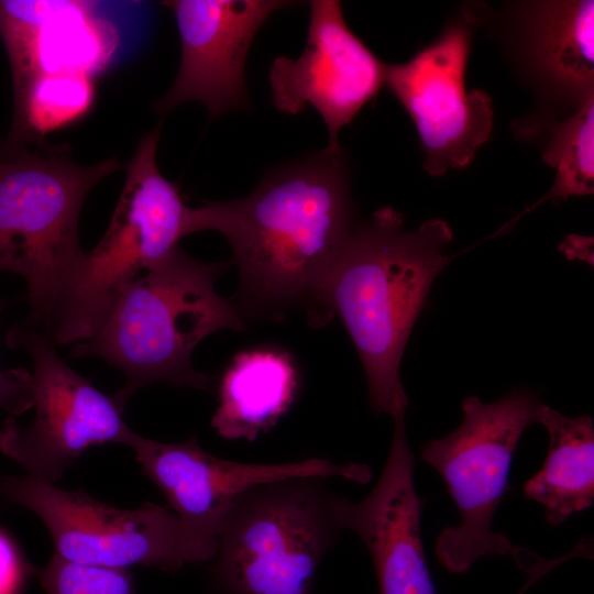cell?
I'll list each match as a JSON object with an SVG mask.
<instances>
[{
    "mask_svg": "<svg viewBox=\"0 0 594 594\" xmlns=\"http://www.w3.org/2000/svg\"><path fill=\"white\" fill-rule=\"evenodd\" d=\"M176 19L180 64L173 86L155 103L166 114L187 101L206 106L211 118L250 105L245 62L262 24L293 4L278 0L164 1Z\"/></svg>",
    "mask_w": 594,
    "mask_h": 594,
    "instance_id": "4fadbf2b",
    "label": "cell"
},
{
    "mask_svg": "<svg viewBox=\"0 0 594 594\" xmlns=\"http://www.w3.org/2000/svg\"><path fill=\"white\" fill-rule=\"evenodd\" d=\"M541 156L556 173L552 186L495 235L508 231L519 218L547 201L594 193V96L563 120L554 122L548 131Z\"/></svg>",
    "mask_w": 594,
    "mask_h": 594,
    "instance_id": "ffe728a7",
    "label": "cell"
},
{
    "mask_svg": "<svg viewBox=\"0 0 594 594\" xmlns=\"http://www.w3.org/2000/svg\"><path fill=\"white\" fill-rule=\"evenodd\" d=\"M35 575L46 594H136L132 574L66 561L54 554Z\"/></svg>",
    "mask_w": 594,
    "mask_h": 594,
    "instance_id": "44dd1931",
    "label": "cell"
},
{
    "mask_svg": "<svg viewBox=\"0 0 594 594\" xmlns=\"http://www.w3.org/2000/svg\"><path fill=\"white\" fill-rule=\"evenodd\" d=\"M537 422L549 435L542 468L529 479L525 496L541 504L546 520L557 526L594 501V424L584 415L571 418L542 404Z\"/></svg>",
    "mask_w": 594,
    "mask_h": 594,
    "instance_id": "ac0fdd59",
    "label": "cell"
},
{
    "mask_svg": "<svg viewBox=\"0 0 594 594\" xmlns=\"http://www.w3.org/2000/svg\"><path fill=\"white\" fill-rule=\"evenodd\" d=\"M299 376L292 356L279 349L238 353L226 369L211 425L228 440H255L288 411Z\"/></svg>",
    "mask_w": 594,
    "mask_h": 594,
    "instance_id": "e0dca14e",
    "label": "cell"
},
{
    "mask_svg": "<svg viewBox=\"0 0 594 594\" xmlns=\"http://www.w3.org/2000/svg\"><path fill=\"white\" fill-rule=\"evenodd\" d=\"M24 579V563L12 539L0 530V594H18Z\"/></svg>",
    "mask_w": 594,
    "mask_h": 594,
    "instance_id": "603a6c76",
    "label": "cell"
},
{
    "mask_svg": "<svg viewBox=\"0 0 594 594\" xmlns=\"http://www.w3.org/2000/svg\"><path fill=\"white\" fill-rule=\"evenodd\" d=\"M119 167L116 157L79 165L64 145L1 146L0 272L25 278L26 320L44 333L86 254L78 237L82 204Z\"/></svg>",
    "mask_w": 594,
    "mask_h": 594,
    "instance_id": "277c9868",
    "label": "cell"
},
{
    "mask_svg": "<svg viewBox=\"0 0 594 594\" xmlns=\"http://www.w3.org/2000/svg\"><path fill=\"white\" fill-rule=\"evenodd\" d=\"M95 79L77 73L41 74L13 90V122L2 147L44 144L47 134L81 121L96 101Z\"/></svg>",
    "mask_w": 594,
    "mask_h": 594,
    "instance_id": "d6986e66",
    "label": "cell"
},
{
    "mask_svg": "<svg viewBox=\"0 0 594 594\" xmlns=\"http://www.w3.org/2000/svg\"><path fill=\"white\" fill-rule=\"evenodd\" d=\"M129 448L177 515L188 563L213 559L222 518L235 497L250 487L296 476H336L360 484L373 477L366 464L320 458L279 464L224 460L206 452L195 436L164 443L136 433Z\"/></svg>",
    "mask_w": 594,
    "mask_h": 594,
    "instance_id": "30bf717a",
    "label": "cell"
},
{
    "mask_svg": "<svg viewBox=\"0 0 594 594\" xmlns=\"http://www.w3.org/2000/svg\"><path fill=\"white\" fill-rule=\"evenodd\" d=\"M472 29L461 16L408 61L386 65L385 85L415 124L431 176L471 164L493 131L491 97L465 84Z\"/></svg>",
    "mask_w": 594,
    "mask_h": 594,
    "instance_id": "8fae6325",
    "label": "cell"
},
{
    "mask_svg": "<svg viewBox=\"0 0 594 594\" xmlns=\"http://www.w3.org/2000/svg\"><path fill=\"white\" fill-rule=\"evenodd\" d=\"M7 343L25 351L33 365V421L21 426L10 417L0 430V451L26 475L54 484L87 449L130 446L136 432L124 421L123 409L69 367L43 331L24 320L9 329Z\"/></svg>",
    "mask_w": 594,
    "mask_h": 594,
    "instance_id": "ba28073f",
    "label": "cell"
},
{
    "mask_svg": "<svg viewBox=\"0 0 594 594\" xmlns=\"http://www.w3.org/2000/svg\"><path fill=\"white\" fill-rule=\"evenodd\" d=\"M496 22L510 63L539 101L569 116L594 96V1H517L487 18Z\"/></svg>",
    "mask_w": 594,
    "mask_h": 594,
    "instance_id": "5bb4252c",
    "label": "cell"
},
{
    "mask_svg": "<svg viewBox=\"0 0 594 594\" xmlns=\"http://www.w3.org/2000/svg\"><path fill=\"white\" fill-rule=\"evenodd\" d=\"M0 497L34 513L59 558L85 565L155 566L180 571L187 561L180 521L167 507L143 503L133 509L100 502L38 479L0 476Z\"/></svg>",
    "mask_w": 594,
    "mask_h": 594,
    "instance_id": "9c48e42d",
    "label": "cell"
},
{
    "mask_svg": "<svg viewBox=\"0 0 594 594\" xmlns=\"http://www.w3.org/2000/svg\"><path fill=\"white\" fill-rule=\"evenodd\" d=\"M322 476L255 485L235 497L209 568L223 594H314L318 568L344 531Z\"/></svg>",
    "mask_w": 594,
    "mask_h": 594,
    "instance_id": "5b68a950",
    "label": "cell"
},
{
    "mask_svg": "<svg viewBox=\"0 0 594 594\" xmlns=\"http://www.w3.org/2000/svg\"><path fill=\"white\" fill-rule=\"evenodd\" d=\"M3 302L0 301V312ZM31 373L25 369L2 370L0 366V410L20 416L33 407ZM1 499V497H0Z\"/></svg>",
    "mask_w": 594,
    "mask_h": 594,
    "instance_id": "7402d4cb",
    "label": "cell"
},
{
    "mask_svg": "<svg viewBox=\"0 0 594 594\" xmlns=\"http://www.w3.org/2000/svg\"><path fill=\"white\" fill-rule=\"evenodd\" d=\"M452 239L441 219L408 230L400 212L384 207L355 224L324 277L318 311L337 315L345 327L376 414L406 417L402 358L436 277L454 257L444 253Z\"/></svg>",
    "mask_w": 594,
    "mask_h": 594,
    "instance_id": "7a4b0ae2",
    "label": "cell"
},
{
    "mask_svg": "<svg viewBox=\"0 0 594 594\" xmlns=\"http://www.w3.org/2000/svg\"><path fill=\"white\" fill-rule=\"evenodd\" d=\"M384 64L348 26L336 0L310 1L307 43L296 59L279 56L270 68L272 100L288 114L314 107L340 145V130L351 123L385 84Z\"/></svg>",
    "mask_w": 594,
    "mask_h": 594,
    "instance_id": "7c38bea8",
    "label": "cell"
},
{
    "mask_svg": "<svg viewBox=\"0 0 594 594\" xmlns=\"http://www.w3.org/2000/svg\"><path fill=\"white\" fill-rule=\"evenodd\" d=\"M343 148H326L267 172L249 195L197 207L199 228L229 241L240 277V314H316L326 275L355 224ZM314 314V316H315Z\"/></svg>",
    "mask_w": 594,
    "mask_h": 594,
    "instance_id": "6da1fadb",
    "label": "cell"
},
{
    "mask_svg": "<svg viewBox=\"0 0 594 594\" xmlns=\"http://www.w3.org/2000/svg\"><path fill=\"white\" fill-rule=\"evenodd\" d=\"M160 134L161 124L140 139L108 229L86 252L56 306L45 334L54 345L90 339L128 282L199 232L197 208L188 207L178 185L158 169Z\"/></svg>",
    "mask_w": 594,
    "mask_h": 594,
    "instance_id": "8992f818",
    "label": "cell"
},
{
    "mask_svg": "<svg viewBox=\"0 0 594 594\" xmlns=\"http://www.w3.org/2000/svg\"><path fill=\"white\" fill-rule=\"evenodd\" d=\"M228 266L176 249L119 290L98 330L70 356L99 358L124 374V385L112 395L123 410L151 384L207 388L212 378L194 369V350L213 332L245 329L238 308L215 290Z\"/></svg>",
    "mask_w": 594,
    "mask_h": 594,
    "instance_id": "3957f363",
    "label": "cell"
},
{
    "mask_svg": "<svg viewBox=\"0 0 594 594\" xmlns=\"http://www.w3.org/2000/svg\"><path fill=\"white\" fill-rule=\"evenodd\" d=\"M0 36L13 90L41 74L77 73L96 78L116 55V25L92 1L0 0Z\"/></svg>",
    "mask_w": 594,
    "mask_h": 594,
    "instance_id": "2e32d148",
    "label": "cell"
},
{
    "mask_svg": "<svg viewBox=\"0 0 594 594\" xmlns=\"http://www.w3.org/2000/svg\"><path fill=\"white\" fill-rule=\"evenodd\" d=\"M541 405L526 388L493 403L469 396L461 425L421 446V460L439 473L460 515L459 525L442 530L436 541L438 560L450 572L463 573L483 557L512 552L509 540L492 530V521L508 487L516 447L537 422Z\"/></svg>",
    "mask_w": 594,
    "mask_h": 594,
    "instance_id": "52a82bcc",
    "label": "cell"
},
{
    "mask_svg": "<svg viewBox=\"0 0 594 594\" xmlns=\"http://www.w3.org/2000/svg\"><path fill=\"white\" fill-rule=\"evenodd\" d=\"M405 418L393 419L388 457L370 494L360 502L340 496L337 513L342 529L355 532L369 550L380 594H437L421 539L422 502Z\"/></svg>",
    "mask_w": 594,
    "mask_h": 594,
    "instance_id": "9a60e30c",
    "label": "cell"
}]
</instances>
